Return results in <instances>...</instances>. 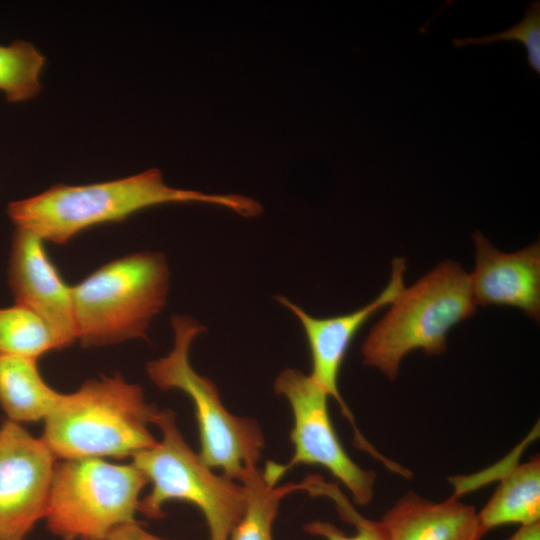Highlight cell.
Wrapping results in <instances>:
<instances>
[{
    "label": "cell",
    "instance_id": "5b68a950",
    "mask_svg": "<svg viewBox=\"0 0 540 540\" xmlns=\"http://www.w3.org/2000/svg\"><path fill=\"white\" fill-rule=\"evenodd\" d=\"M171 324L174 346L166 356L147 363V375L161 390L177 389L188 395L199 431V457L211 469L240 482L257 468L262 456V429L254 419L228 411L216 385L191 366V344L206 328L187 316H173Z\"/></svg>",
    "mask_w": 540,
    "mask_h": 540
},
{
    "label": "cell",
    "instance_id": "8fae6325",
    "mask_svg": "<svg viewBox=\"0 0 540 540\" xmlns=\"http://www.w3.org/2000/svg\"><path fill=\"white\" fill-rule=\"evenodd\" d=\"M8 283L16 300L39 316L54 334L60 349L77 341L72 287L50 260L44 241L16 228L12 237Z\"/></svg>",
    "mask_w": 540,
    "mask_h": 540
},
{
    "label": "cell",
    "instance_id": "7a4b0ae2",
    "mask_svg": "<svg viewBox=\"0 0 540 540\" xmlns=\"http://www.w3.org/2000/svg\"><path fill=\"white\" fill-rule=\"evenodd\" d=\"M159 409L121 375L85 381L61 397L41 439L56 459L131 458L157 442L149 426Z\"/></svg>",
    "mask_w": 540,
    "mask_h": 540
},
{
    "label": "cell",
    "instance_id": "7c38bea8",
    "mask_svg": "<svg viewBox=\"0 0 540 540\" xmlns=\"http://www.w3.org/2000/svg\"><path fill=\"white\" fill-rule=\"evenodd\" d=\"M476 264L470 275L476 305L515 307L540 319L539 241L513 253L497 250L479 231L472 235Z\"/></svg>",
    "mask_w": 540,
    "mask_h": 540
},
{
    "label": "cell",
    "instance_id": "44dd1931",
    "mask_svg": "<svg viewBox=\"0 0 540 540\" xmlns=\"http://www.w3.org/2000/svg\"><path fill=\"white\" fill-rule=\"evenodd\" d=\"M107 540H164L155 536L135 523L126 524L116 528Z\"/></svg>",
    "mask_w": 540,
    "mask_h": 540
},
{
    "label": "cell",
    "instance_id": "9c48e42d",
    "mask_svg": "<svg viewBox=\"0 0 540 540\" xmlns=\"http://www.w3.org/2000/svg\"><path fill=\"white\" fill-rule=\"evenodd\" d=\"M406 262L396 257L391 262V276L387 286L369 304L347 314L317 318L289 299L278 296L277 301L290 310L299 320L309 345L312 361L310 375L335 399L343 416L349 421L353 430V441L358 449L368 453L382 465H387L388 457L381 454L362 435L356 425L354 416L340 394L339 374L350 344L358 331L368 319L381 308L390 305L403 290Z\"/></svg>",
    "mask_w": 540,
    "mask_h": 540
},
{
    "label": "cell",
    "instance_id": "30bf717a",
    "mask_svg": "<svg viewBox=\"0 0 540 540\" xmlns=\"http://www.w3.org/2000/svg\"><path fill=\"white\" fill-rule=\"evenodd\" d=\"M56 458L20 424L0 426V540H23L45 518Z\"/></svg>",
    "mask_w": 540,
    "mask_h": 540
},
{
    "label": "cell",
    "instance_id": "7402d4cb",
    "mask_svg": "<svg viewBox=\"0 0 540 540\" xmlns=\"http://www.w3.org/2000/svg\"><path fill=\"white\" fill-rule=\"evenodd\" d=\"M507 540H540V522L520 526V528Z\"/></svg>",
    "mask_w": 540,
    "mask_h": 540
},
{
    "label": "cell",
    "instance_id": "5bb4252c",
    "mask_svg": "<svg viewBox=\"0 0 540 540\" xmlns=\"http://www.w3.org/2000/svg\"><path fill=\"white\" fill-rule=\"evenodd\" d=\"M60 397L42 378L36 359L0 355V406L9 421H44Z\"/></svg>",
    "mask_w": 540,
    "mask_h": 540
},
{
    "label": "cell",
    "instance_id": "4fadbf2b",
    "mask_svg": "<svg viewBox=\"0 0 540 540\" xmlns=\"http://www.w3.org/2000/svg\"><path fill=\"white\" fill-rule=\"evenodd\" d=\"M389 540H481L477 512L456 495L434 502L408 492L381 519Z\"/></svg>",
    "mask_w": 540,
    "mask_h": 540
},
{
    "label": "cell",
    "instance_id": "6da1fadb",
    "mask_svg": "<svg viewBox=\"0 0 540 540\" xmlns=\"http://www.w3.org/2000/svg\"><path fill=\"white\" fill-rule=\"evenodd\" d=\"M201 202L231 209L244 217L262 212L255 200L240 195H212L172 188L157 169L122 179L85 185H55L42 193L8 204L16 228L43 241L66 244L90 227L117 222L148 207L165 203Z\"/></svg>",
    "mask_w": 540,
    "mask_h": 540
},
{
    "label": "cell",
    "instance_id": "52a82bcc",
    "mask_svg": "<svg viewBox=\"0 0 540 540\" xmlns=\"http://www.w3.org/2000/svg\"><path fill=\"white\" fill-rule=\"evenodd\" d=\"M148 483L132 462H56L44 518L47 528L62 540H107L116 528L136 522L140 493Z\"/></svg>",
    "mask_w": 540,
    "mask_h": 540
},
{
    "label": "cell",
    "instance_id": "e0dca14e",
    "mask_svg": "<svg viewBox=\"0 0 540 540\" xmlns=\"http://www.w3.org/2000/svg\"><path fill=\"white\" fill-rule=\"evenodd\" d=\"M53 350L60 346L39 316L19 304L0 308V355L38 360Z\"/></svg>",
    "mask_w": 540,
    "mask_h": 540
},
{
    "label": "cell",
    "instance_id": "d6986e66",
    "mask_svg": "<svg viewBox=\"0 0 540 540\" xmlns=\"http://www.w3.org/2000/svg\"><path fill=\"white\" fill-rule=\"evenodd\" d=\"M325 496L335 503L343 520L356 527V534L347 536L332 523L320 520L306 524L304 526L305 531L312 535L321 536L326 540H389L381 520L373 521L362 517L341 494L337 486H329Z\"/></svg>",
    "mask_w": 540,
    "mask_h": 540
},
{
    "label": "cell",
    "instance_id": "9a60e30c",
    "mask_svg": "<svg viewBox=\"0 0 540 540\" xmlns=\"http://www.w3.org/2000/svg\"><path fill=\"white\" fill-rule=\"evenodd\" d=\"M477 517L484 534L505 524L526 526L540 522L539 457L507 473Z\"/></svg>",
    "mask_w": 540,
    "mask_h": 540
},
{
    "label": "cell",
    "instance_id": "277c9868",
    "mask_svg": "<svg viewBox=\"0 0 540 540\" xmlns=\"http://www.w3.org/2000/svg\"><path fill=\"white\" fill-rule=\"evenodd\" d=\"M169 290L165 256L138 252L113 260L72 286L77 341L83 347L146 338Z\"/></svg>",
    "mask_w": 540,
    "mask_h": 540
},
{
    "label": "cell",
    "instance_id": "8992f818",
    "mask_svg": "<svg viewBox=\"0 0 540 540\" xmlns=\"http://www.w3.org/2000/svg\"><path fill=\"white\" fill-rule=\"evenodd\" d=\"M155 425L161 439L132 457V463L152 484L140 500L139 512L151 519L164 517L171 500L196 506L203 514L210 540H229L245 503L241 483L212 471L184 440L170 409L160 410Z\"/></svg>",
    "mask_w": 540,
    "mask_h": 540
},
{
    "label": "cell",
    "instance_id": "3957f363",
    "mask_svg": "<svg viewBox=\"0 0 540 540\" xmlns=\"http://www.w3.org/2000/svg\"><path fill=\"white\" fill-rule=\"evenodd\" d=\"M391 307L371 329L361 346L363 364L393 381L406 355L415 350L440 355L447 334L476 310L470 275L446 260L403 288Z\"/></svg>",
    "mask_w": 540,
    "mask_h": 540
},
{
    "label": "cell",
    "instance_id": "2e32d148",
    "mask_svg": "<svg viewBox=\"0 0 540 540\" xmlns=\"http://www.w3.org/2000/svg\"><path fill=\"white\" fill-rule=\"evenodd\" d=\"M239 483L244 489V509L229 540H273V523L280 502L288 494L301 490V483L277 486L269 482L258 467Z\"/></svg>",
    "mask_w": 540,
    "mask_h": 540
},
{
    "label": "cell",
    "instance_id": "ba28073f",
    "mask_svg": "<svg viewBox=\"0 0 540 540\" xmlns=\"http://www.w3.org/2000/svg\"><path fill=\"white\" fill-rule=\"evenodd\" d=\"M274 390L287 399L292 411L294 452L286 465L267 463L269 471L279 480L297 465H318L343 483L356 504H369L376 474L356 464L342 446L331 421L327 392L310 374L293 368L279 373Z\"/></svg>",
    "mask_w": 540,
    "mask_h": 540
},
{
    "label": "cell",
    "instance_id": "ffe728a7",
    "mask_svg": "<svg viewBox=\"0 0 540 540\" xmlns=\"http://www.w3.org/2000/svg\"><path fill=\"white\" fill-rule=\"evenodd\" d=\"M515 40L526 49L528 66L540 74V2L532 1L526 7L524 18L505 31L476 38L453 39L455 47L467 45H488L499 41Z\"/></svg>",
    "mask_w": 540,
    "mask_h": 540
},
{
    "label": "cell",
    "instance_id": "ac0fdd59",
    "mask_svg": "<svg viewBox=\"0 0 540 540\" xmlns=\"http://www.w3.org/2000/svg\"><path fill=\"white\" fill-rule=\"evenodd\" d=\"M44 56L31 43L16 40L0 45V91L12 103L34 98L41 90Z\"/></svg>",
    "mask_w": 540,
    "mask_h": 540
}]
</instances>
